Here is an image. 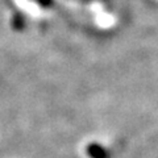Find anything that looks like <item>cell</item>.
Returning <instances> with one entry per match:
<instances>
[{
	"instance_id": "cell-3",
	"label": "cell",
	"mask_w": 158,
	"mask_h": 158,
	"mask_svg": "<svg viewBox=\"0 0 158 158\" xmlns=\"http://www.w3.org/2000/svg\"><path fill=\"white\" fill-rule=\"evenodd\" d=\"M37 2H38L40 6H42V7H50L53 0H37Z\"/></svg>"
},
{
	"instance_id": "cell-1",
	"label": "cell",
	"mask_w": 158,
	"mask_h": 158,
	"mask_svg": "<svg viewBox=\"0 0 158 158\" xmlns=\"http://www.w3.org/2000/svg\"><path fill=\"white\" fill-rule=\"evenodd\" d=\"M86 152L90 158H110L108 152L102 145L96 144V142H92V144L88 145Z\"/></svg>"
},
{
	"instance_id": "cell-2",
	"label": "cell",
	"mask_w": 158,
	"mask_h": 158,
	"mask_svg": "<svg viewBox=\"0 0 158 158\" xmlns=\"http://www.w3.org/2000/svg\"><path fill=\"white\" fill-rule=\"evenodd\" d=\"M12 28L16 31H21L25 28V17L21 13H15L12 17Z\"/></svg>"
}]
</instances>
